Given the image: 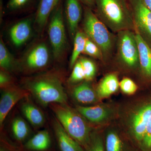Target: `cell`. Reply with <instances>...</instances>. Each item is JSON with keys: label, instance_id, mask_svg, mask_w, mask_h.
<instances>
[{"label": "cell", "instance_id": "d6a6232c", "mask_svg": "<svg viewBox=\"0 0 151 151\" xmlns=\"http://www.w3.org/2000/svg\"><path fill=\"white\" fill-rule=\"evenodd\" d=\"M29 0H9L7 7L10 10H15L24 6Z\"/></svg>", "mask_w": 151, "mask_h": 151}, {"label": "cell", "instance_id": "6da1fadb", "mask_svg": "<svg viewBox=\"0 0 151 151\" xmlns=\"http://www.w3.org/2000/svg\"><path fill=\"white\" fill-rule=\"evenodd\" d=\"M22 85L42 106L46 107L54 103L68 104L63 81L58 73L45 72L27 77L23 80Z\"/></svg>", "mask_w": 151, "mask_h": 151}, {"label": "cell", "instance_id": "d6986e66", "mask_svg": "<svg viewBox=\"0 0 151 151\" xmlns=\"http://www.w3.org/2000/svg\"><path fill=\"white\" fill-rule=\"evenodd\" d=\"M11 132L14 144L21 147L32 136L31 130L27 122L19 116L15 117L12 120Z\"/></svg>", "mask_w": 151, "mask_h": 151}, {"label": "cell", "instance_id": "cb8c5ba5", "mask_svg": "<svg viewBox=\"0 0 151 151\" xmlns=\"http://www.w3.org/2000/svg\"><path fill=\"white\" fill-rule=\"evenodd\" d=\"M86 36L84 32L78 30L73 39V48L70 61V65L73 67L79 59V56L84 51Z\"/></svg>", "mask_w": 151, "mask_h": 151}, {"label": "cell", "instance_id": "7402d4cb", "mask_svg": "<svg viewBox=\"0 0 151 151\" xmlns=\"http://www.w3.org/2000/svg\"><path fill=\"white\" fill-rule=\"evenodd\" d=\"M118 76L115 73H110L105 76L97 87V92L99 98H106L114 94L119 86Z\"/></svg>", "mask_w": 151, "mask_h": 151}, {"label": "cell", "instance_id": "f1b7e54d", "mask_svg": "<svg viewBox=\"0 0 151 151\" xmlns=\"http://www.w3.org/2000/svg\"><path fill=\"white\" fill-rule=\"evenodd\" d=\"M119 86L123 92L127 94H134L137 89V86L133 80L125 78L120 81Z\"/></svg>", "mask_w": 151, "mask_h": 151}, {"label": "cell", "instance_id": "ac0fdd59", "mask_svg": "<svg viewBox=\"0 0 151 151\" xmlns=\"http://www.w3.org/2000/svg\"><path fill=\"white\" fill-rule=\"evenodd\" d=\"M139 50V65L143 75L151 78V47L138 33L136 32Z\"/></svg>", "mask_w": 151, "mask_h": 151}, {"label": "cell", "instance_id": "603a6c76", "mask_svg": "<svg viewBox=\"0 0 151 151\" xmlns=\"http://www.w3.org/2000/svg\"><path fill=\"white\" fill-rule=\"evenodd\" d=\"M12 53L7 48L2 39L0 41V66L1 69L10 72L19 67Z\"/></svg>", "mask_w": 151, "mask_h": 151}, {"label": "cell", "instance_id": "e0dca14e", "mask_svg": "<svg viewBox=\"0 0 151 151\" xmlns=\"http://www.w3.org/2000/svg\"><path fill=\"white\" fill-rule=\"evenodd\" d=\"M32 30L31 24L29 19L23 20L17 23L9 31L12 42L17 47L22 46L30 37Z\"/></svg>", "mask_w": 151, "mask_h": 151}, {"label": "cell", "instance_id": "1f68e13d", "mask_svg": "<svg viewBox=\"0 0 151 151\" xmlns=\"http://www.w3.org/2000/svg\"><path fill=\"white\" fill-rule=\"evenodd\" d=\"M0 151H23L21 147H19L14 143L9 142L8 140L2 137L1 140Z\"/></svg>", "mask_w": 151, "mask_h": 151}, {"label": "cell", "instance_id": "484cf974", "mask_svg": "<svg viewBox=\"0 0 151 151\" xmlns=\"http://www.w3.org/2000/svg\"><path fill=\"white\" fill-rule=\"evenodd\" d=\"M85 151H105V140L100 133L92 132L90 142Z\"/></svg>", "mask_w": 151, "mask_h": 151}, {"label": "cell", "instance_id": "9c48e42d", "mask_svg": "<svg viewBox=\"0 0 151 151\" xmlns=\"http://www.w3.org/2000/svg\"><path fill=\"white\" fill-rule=\"evenodd\" d=\"M132 12L135 32H137L151 47V11L142 0H128Z\"/></svg>", "mask_w": 151, "mask_h": 151}, {"label": "cell", "instance_id": "e575fe53", "mask_svg": "<svg viewBox=\"0 0 151 151\" xmlns=\"http://www.w3.org/2000/svg\"><path fill=\"white\" fill-rule=\"evenodd\" d=\"M146 6L151 11V0H142Z\"/></svg>", "mask_w": 151, "mask_h": 151}, {"label": "cell", "instance_id": "d4e9b609", "mask_svg": "<svg viewBox=\"0 0 151 151\" xmlns=\"http://www.w3.org/2000/svg\"><path fill=\"white\" fill-rule=\"evenodd\" d=\"M78 60L81 62L84 70L85 81H92L95 77L97 71L95 63L91 60L85 57H79Z\"/></svg>", "mask_w": 151, "mask_h": 151}, {"label": "cell", "instance_id": "836d02e7", "mask_svg": "<svg viewBox=\"0 0 151 151\" xmlns=\"http://www.w3.org/2000/svg\"><path fill=\"white\" fill-rule=\"evenodd\" d=\"M83 3L87 7L92 9L95 7L94 0H79Z\"/></svg>", "mask_w": 151, "mask_h": 151}, {"label": "cell", "instance_id": "7a4b0ae2", "mask_svg": "<svg viewBox=\"0 0 151 151\" xmlns=\"http://www.w3.org/2000/svg\"><path fill=\"white\" fill-rule=\"evenodd\" d=\"M97 17L108 28L118 33L135 27L128 0H94Z\"/></svg>", "mask_w": 151, "mask_h": 151}, {"label": "cell", "instance_id": "8fae6325", "mask_svg": "<svg viewBox=\"0 0 151 151\" xmlns=\"http://www.w3.org/2000/svg\"><path fill=\"white\" fill-rule=\"evenodd\" d=\"M76 111L87 121L94 124H101L107 122L113 116L111 108L103 105L90 106L77 105Z\"/></svg>", "mask_w": 151, "mask_h": 151}, {"label": "cell", "instance_id": "30bf717a", "mask_svg": "<svg viewBox=\"0 0 151 151\" xmlns=\"http://www.w3.org/2000/svg\"><path fill=\"white\" fill-rule=\"evenodd\" d=\"M0 100V126L1 128L6 117L19 101L30 96L29 92L23 87L14 84L2 89Z\"/></svg>", "mask_w": 151, "mask_h": 151}, {"label": "cell", "instance_id": "277c9868", "mask_svg": "<svg viewBox=\"0 0 151 151\" xmlns=\"http://www.w3.org/2000/svg\"><path fill=\"white\" fill-rule=\"evenodd\" d=\"M83 28L86 36L101 50L103 58L109 56L114 47L113 36L91 9L87 7L84 9Z\"/></svg>", "mask_w": 151, "mask_h": 151}, {"label": "cell", "instance_id": "5bb4252c", "mask_svg": "<svg viewBox=\"0 0 151 151\" xmlns=\"http://www.w3.org/2000/svg\"><path fill=\"white\" fill-rule=\"evenodd\" d=\"M51 135L47 130L32 135L22 146L23 151H54Z\"/></svg>", "mask_w": 151, "mask_h": 151}, {"label": "cell", "instance_id": "8992f818", "mask_svg": "<svg viewBox=\"0 0 151 151\" xmlns=\"http://www.w3.org/2000/svg\"><path fill=\"white\" fill-rule=\"evenodd\" d=\"M118 56L127 67L134 68L139 65V50L136 33L130 30L118 33Z\"/></svg>", "mask_w": 151, "mask_h": 151}, {"label": "cell", "instance_id": "5b68a950", "mask_svg": "<svg viewBox=\"0 0 151 151\" xmlns=\"http://www.w3.org/2000/svg\"><path fill=\"white\" fill-rule=\"evenodd\" d=\"M48 34L53 57L58 60L63 56L67 43L61 6H58L53 12L49 25Z\"/></svg>", "mask_w": 151, "mask_h": 151}, {"label": "cell", "instance_id": "f546056e", "mask_svg": "<svg viewBox=\"0 0 151 151\" xmlns=\"http://www.w3.org/2000/svg\"><path fill=\"white\" fill-rule=\"evenodd\" d=\"M140 151H151V116L148 123Z\"/></svg>", "mask_w": 151, "mask_h": 151}, {"label": "cell", "instance_id": "4fadbf2b", "mask_svg": "<svg viewBox=\"0 0 151 151\" xmlns=\"http://www.w3.org/2000/svg\"><path fill=\"white\" fill-rule=\"evenodd\" d=\"M52 128L59 151H85L78 142L68 134L56 118L52 121Z\"/></svg>", "mask_w": 151, "mask_h": 151}, {"label": "cell", "instance_id": "ba28073f", "mask_svg": "<svg viewBox=\"0 0 151 151\" xmlns=\"http://www.w3.org/2000/svg\"><path fill=\"white\" fill-rule=\"evenodd\" d=\"M151 116V100L138 107L130 117L129 138L139 150Z\"/></svg>", "mask_w": 151, "mask_h": 151}, {"label": "cell", "instance_id": "2e32d148", "mask_svg": "<svg viewBox=\"0 0 151 151\" xmlns=\"http://www.w3.org/2000/svg\"><path fill=\"white\" fill-rule=\"evenodd\" d=\"M30 96L23 99L21 110L23 116L31 125L35 128H40L44 125L45 117L41 110L29 100Z\"/></svg>", "mask_w": 151, "mask_h": 151}, {"label": "cell", "instance_id": "44dd1931", "mask_svg": "<svg viewBox=\"0 0 151 151\" xmlns=\"http://www.w3.org/2000/svg\"><path fill=\"white\" fill-rule=\"evenodd\" d=\"M60 0H40L35 18L36 24L40 29L45 27L49 17L58 6Z\"/></svg>", "mask_w": 151, "mask_h": 151}, {"label": "cell", "instance_id": "9a60e30c", "mask_svg": "<svg viewBox=\"0 0 151 151\" xmlns=\"http://www.w3.org/2000/svg\"><path fill=\"white\" fill-rule=\"evenodd\" d=\"M65 6L68 31L70 37L73 39L82 17V8L79 0H66Z\"/></svg>", "mask_w": 151, "mask_h": 151}, {"label": "cell", "instance_id": "52a82bcc", "mask_svg": "<svg viewBox=\"0 0 151 151\" xmlns=\"http://www.w3.org/2000/svg\"><path fill=\"white\" fill-rule=\"evenodd\" d=\"M50 60V53L46 44L40 42L33 45L27 50L19 64L24 72L32 73L44 69Z\"/></svg>", "mask_w": 151, "mask_h": 151}, {"label": "cell", "instance_id": "4316f807", "mask_svg": "<svg viewBox=\"0 0 151 151\" xmlns=\"http://www.w3.org/2000/svg\"><path fill=\"white\" fill-rule=\"evenodd\" d=\"M83 53L98 59L102 60L103 58V53L99 47L87 37Z\"/></svg>", "mask_w": 151, "mask_h": 151}, {"label": "cell", "instance_id": "4dcf8cb0", "mask_svg": "<svg viewBox=\"0 0 151 151\" xmlns=\"http://www.w3.org/2000/svg\"><path fill=\"white\" fill-rule=\"evenodd\" d=\"M13 81L9 72L1 69L0 71V87L2 89L13 85Z\"/></svg>", "mask_w": 151, "mask_h": 151}, {"label": "cell", "instance_id": "ffe728a7", "mask_svg": "<svg viewBox=\"0 0 151 151\" xmlns=\"http://www.w3.org/2000/svg\"><path fill=\"white\" fill-rule=\"evenodd\" d=\"M89 81H84L75 86L71 92L72 97L76 101L83 104L97 103L98 96Z\"/></svg>", "mask_w": 151, "mask_h": 151}, {"label": "cell", "instance_id": "7c38bea8", "mask_svg": "<svg viewBox=\"0 0 151 151\" xmlns=\"http://www.w3.org/2000/svg\"><path fill=\"white\" fill-rule=\"evenodd\" d=\"M104 140L105 151H139L131 139L128 140L114 129L107 131Z\"/></svg>", "mask_w": 151, "mask_h": 151}, {"label": "cell", "instance_id": "3957f363", "mask_svg": "<svg viewBox=\"0 0 151 151\" xmlns=\"http://www.w3.org/2000/svg\"><path fill=\"white\" fill-rule=\"evenodd\" d=\"M49 106L63 128L85 150L90 142L92 132L86 119L68 104L51 103Z\"/></svg>", "mask_w": 151, "mask_h": 151}, {"label": "cell", "instance_id": "83f0119b", "mask_svg": "<svg viewBox=\"0 0 151 151\" xmlns=\"http://www.w3.org/2000/svg\"><path fill=\"white\" fill-rule=\"evenodd\" d=\"M73 70L68 79L69 84H73L85 80V74L81 62L78 60L73 66Z\"/></svg>", "mask_w": 151, "mask_h": 151}]
</instances>
